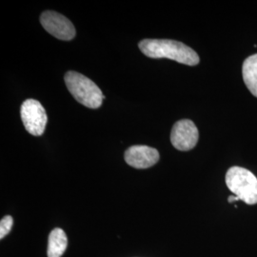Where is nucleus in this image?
Listing matches in <instances>:
<instances>
[{"mask_svg": "<svg viewBox=\"0 0 257 257\" xmlns=\"http://www.w3.org/2000/svg\"><path fill=\"white\" fill-rule=\"evenodd\" d=\"M140 51L150 58H168L178 63L195 66L199 56L192 48L171 39H144L138 44Z\"/></svg>", "mask_w": 257, "mask_h": 257, "instance_id": "nucleus-1", "label": "nucleus"}, {"mask_svg": "<svg viewBox=\"0 0 257 257\" xmlns=\"http://www.w3.org/2000/svg\"><path fill=\"white\" fill-rule=\"evenodd\" d=\"M64 79L69 92L76 101L90 109H97L101 106L105 96L97 85L90 78L70 71L65 74Z\"/></svg>", "mask_w": 257, "mask_h": 257, "instance_id": "nucleus-2", "label": "nucleus"}, {"mask_svg": "<svg viewBox=\"0 0 257 257\" xmlns=\"http://www.w3.org/2000/svg\"><path fill=\"white\" fill-rule=\"evenodd\" d=\"M226 184L231 193L248 205L257 204V178L247 169L232 167L226 175Z\"/></svg>", "mask_w": 257, "mask_h": 257, "instance_id": "nucleus-3", "label": "nucleus"}, {"mask_svg": "<svg viewBox=\"0 0 257 257\" xmlns=\"http://www.w3.org/2000/svg\"><path fill=\"white\" fill-rule=\"evenodd\" d=\"M21 119L29 134L39 137L42 136L46 128V111L41 103L36 99H27L21 106Z\"/></svg>", "mask_w": 257, "mask_h": 257, "instance_id": "nucleus-4", "label": "nucleus"}, {"mask_svg": "<svg viewBox=\"0 0 257 257\" xmlns=\"http://www.w3.org/2000/svg\"><path fill=\"white\" fill-rule=\"evenodd\" d=\"M40 23L49 34L60 40L69 41L75 37L73 23L64 16L54 11L44 12L40 17Z\"/></svg>", "mask_w": 257, "mask_h": 257, "instance_id": "nucleus-5", "label": "nucleus"}, {"mask_svg": "<svg viewBox=\"0 0 257 257\" xmlns=\"http://www.w3.org/2000/svg\"><path fill=\"white\" fill-rule=\"evenodd\" d=\"M199 138L198 130L192 120L177 121L171 133V142L178 151H190L196 146Z\"/></svg>", "mask_w": 257, "mask_h": 257, "instance_id": "nucleus-6", "label": "nucleus"}, {"mask_svg": "<svg viewBox=\"0 0 257 257\" xmlns=\"http://www.w3.org/2000/svg\"><path fill=\"white\" fill-rule=\"evenodd\" d=\"M124 158L127 164L136 169H147L158 162L159 153L155 148L137 145L128 148Z\"/></svg>", "mask_w": 257, "mask_h": 257, "instance_id": "nucleus-7", "label": "nucleus"}, {"mask_svg": "<svg viewBox=\"0 0 257 257\" xmlns=\"http://www.w3.org/2000/svg\"><path fill=\"white\" fill-rule=\"evenodd\" d=\"M68 245V239L64 230L56 228L52 230L48 242V257H61Z\"/></svg>", "mask_w": 257, "mask_h": 257, "instance_id": "nucleus-8", "label": "nucleus"}, {"mask_svg": "<svg viewBox=\"0 0 257 257\" xmlns=\"http://www.w3.org/2000/svg\"><path fill=\"white\" fill-rule=\"evenodd\" d=\"M242 74L248 91L257 97V54L248 56L244 61Z\"/></svg>", "mask_w": 257, "mask_h": 257, "instance_id": "nucleus-9", "label": "nucleus"}, {"mask_svg": "<svg viewBox=\"0 0 257 257\" xmlns=\"http://www.w3.org/2000/svg\"><path fill=\"white\" fill-rule=\"evenodd\" d=\"M13 217L7 215L5 217H3L0 222V238L3 239L8 233H9L12 227H13Z\"/></svg>", "mask_w": 257, "mask_h": 257, "instance_id": "nucleus-10", "label": "nucleus"}, {"mask_svg": "<svg viewBox=\"0 0 257 257\" xmlns=\"http://www.w3.org/2000/svg\"><path fill=\"white\" fill-rule=\"evenodd\" d=\"M240 200L237 196H235V195H230V197L228 198V201L230 203H234L236 202V201H238Z\"/></svg>", "mask_w": 257, "mask_h": 257, "instance_id": "nucleus-11", "label": "nucleus"}]
</instances>
